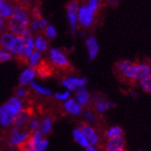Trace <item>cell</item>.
I'll use <instances>...</instances> for the list:
<instances>
[{
    "label": "cell",
    "instance_id": "cell-8",
    "mask_svg": "<svg viewBox=\"0 0 151 151\" xmlns=\"http://www.w3.org/2000/svg\"><path fill=\"white\" fill-rule=\"evenodd\" d=\"M85 45H86V48L88 51L89 60L93 61L96 58V57L98 55V52H99V45H98L96 37L91 36L87 38L86 41H85Z\"/></svg>",
    "mask_w": 151,
    "mask_h": 151
},
{
    "label": "cell",
    "instance_id": "cell-4",
    "mask_svg": "<svg viewBox=\"0 0 151 151\" xmlns=\"http://www.w3.org/2000/svg\"><path fill=\"white\" fill-rule=\"evenodd\" d=\"M87 83L86 78H77V77H68L62 81V85L66 87L69 91H73L80 86H84Z\"/></svg>",
    "mask_w": 151,
    "mask_h": 151
},
{
    "label": "cell",
    "instance_id": "cell-41",
    "mask_svg": "<svg viewBox=\"0 0 151 151\" xmlns=\"http://www.w3.org/2000/svg\"><path fill=\"white\" fill-rule=\"evenodd\" d=\"M31 28L32 31H36L37 29H39L38 27V19H34V21H32V24H31Z\"/></svg>",
    "mask_w": 151,
    "mask_h": 151
},
{
    "label": "cell",
    "instance_id": "cell-46",
    "mask_svg": "<svg viewBox=\"0 0 151 151\" xmlns=\"http://www.w3.org/2000/svg\"><path fill=\"white\" fill-rule=\"evenodd\" d=\"M24 1H28V0H24Z\"/></svg>",
    "mask_w": 151,
    "mask_h": 151
},
{
    "label": "cell",
    "instance_id": "cell-22",
    "mask_svg": "<svg viewBox=\"0 0 151 151\" xmlns=\"http://www.w3.org/2000/svg\"><path fill=\"white\" fill-rule=\"evenodd\" d=\"M41 63V53L40 51H34L32 54L30 56V58H28V64L29 66L32 68H36L39 64Z\"/></svg>",
    "mask_w": 151,
    "mask_h": 151
},
{
    "label": "cell",
    "instance_id": "cell-30",
    "mask_svg": "<svg viewBox=\"0 0 151 151\" xmlns=\"http://www.w3.org/2000/svg\"><path fill=\"white\" fill-rule=\"evenodd\" d=\"M45 35H47L48 38L50 39H54L57 37V30L56 28L54 27V26H52V25H47V27H45Z\"/></svg>",
    "mask_w": 151,
    "mask_h": 151
},
{
    "label": "cell",
    "instance_id": "cell-20",
    "mask_svg": "<svg viewBox=\"0 0 151 151\" xmlns=\"http://www.w3.org/2000/svg\"><path fill=\"white\" fill-rule=\"evenodd\" d=\"M114 106H115V103L113 102H107V101H103L102 99H97L96 103V109L97 112L104 113L105 111L113 108Z\"/></svg>",
    "mask_w": 151,
    "mask_h": 151
},
{
    "label": "cell",
    "instance_id": "cell-35",
    "mask_svg": "<svg viewBox=\"0 0 151 151\" xmlns=\"http://www.w3.org/2000/svg\"><path fill=\"white\" fill-rule=\"evenodd\" d=\"M79 8H80V6H79V3L77 1H75V0L70 1L67 5V10L68 11H78Z\"/></svg>",
    "mask_w": 151,
    "mask_h": 151
},
{
    "label": "cell",
    "instance_id": "cell-5",
    "mask_svg": "<svg viewBox=\"0 0 151 151\" xmlns=\"http://www.w3.org/2000/svg\"><path fill=\"white\" fill-rule=\"evenodd\" d=\"M80 130L83 133V134L85 135V137L88 139V141L90 142L91 145H96L99 141V137H98L97 133L96 132V130L91 127L88 124L85 123H82L80 126Z\"/></svg>",
    "mask_w": 151,
    "mask_h": 151
},
{
    "label": "cell",
    "instance_id": "cell-9",
    "mask_svg": "<svg viewBox=\"0 0 151 151\" xmlns=\"http://www.w3.org/2000/svg\"><path fill=\"white\" fill-rule=\"evenodd\" d=\"M124 139L122 135H118L115 137L109 138V142L107 144L108 151H122L124 149Z\"/></svg>",
    "mask_w": 151,
    "mask_h": 151
},
{
    "label": "cell",
    "instance_id": "cell-28",
    "mask_svg": "<svg viewBox=\"0 0 151 151\" xmlns=\"http://www.w3.org/2000/svg\"><path fill=\"white\" fill-rule=\"evenodd\" d=\"M40 128H41V132L45 134L50 133V131L52 129V121L50 118H47V119L42 122Z\"/></svg>",
    "mask_w": 151,
    "mask_h": 151
},
{
    "label": "cell",
    "instance_id": "cell-31",
    "mask_svg": "<svg viewBox=\"0 0 151 151\" xmlns=\"http://www.w3.org/2000/svg\"><path fill=\"white\" fill-rule=\"evenodd\" d=\"M55 97L58 100H62V101H66L69 98H70V91H65L63 93H57L55 95Z\"/></svg>",
    "mask_w": 151,
    "mask_h": 151
},
{
    "label": "cell",
    "instance_id": "cell-12",
    "mask_svg": "<svg viewBox=\"0 0 151 151\" xmlns=\"http://www.w3.org/2000/svg\"><path fill=\"white\" fill-rule=\"evenodd\" d=\"M75 97H76V100L80 103L82 106H85V105L88 104L90 100V94L84 86H80L76 88Z\"/></svg>",
    "mask_w": 151,
    "mask_h": 151
},
{
    "label": "cell",
    "instance_id": "cell-3",
    "mask_svg": "<svg viewBox=\"0 0 151 151\" xmlns=\"http://www.w3.org/2000/svg\"><path fill=\"white\" fill-rule=\"evenodd\" d=\"M50 60L56 66L60 68H66L69 65V60L67 57L58 48L50 49Z\"/></svg>",
    "mask_w": 151,
    "mask_h": 151
},
{
    "label": "cell",
    "instance_id": "cell-40",
    "mask_svg": "<svg viewBox=\"0 0 151 151\" xmlns=\"http://www.w3.org/2000/svg\"><path fill=\"white\" fill-rule=\"evenodd\" d=\"M47 147H48V141L47 140H45V139H44L42 142H41V144L39 145V147H38V148H37V151H43V150H45L47 148Z\"/></svg>",
    "mask_w": 151,
    "mask_h": 151
},
{
    "label": "cell",
    "instance_id": "cell-42",
    "mask_svg": "<svg viewBox=\"0 0 151 151\" xmlns=\"http://www.w3.org/2000/svg\"><path fill=\"white\" fill-rule=\"evenodd\" d=\"M87 151H96V147L95 145H90L87 148H86Z\"/></svg>",
    "mask_w": 151,
    "mask_h": 151
},
{
    "label": "cell",
    "instance_id": "cell-16",
    "mask_svg": "<svg viewBox=\"0 0 151 151\" xmlns=\"http://www.w3.org/2000/svg\"><path fill=\"white\" fill-rule=\"evenodd\" d=\"M6 107L8 108L11 112H13L15 115H17L19 112H21L23 109L22 106V102L19 100V97H11L10 99L9 100V102L5 104Z\"/></svg>",
    "mask_w": 151,
    "mask_h": 151
},
{
    "label": "cell",
    "instance_id": "cell-37",
    "mask_svg": "<svg viewBox=\"0 0 151 151\" xmlns=\"http://www.w3.org/2000/svg\"><path fill=\"white\" fill-rule=\"evenodd\" d=\"M26 95H27V90H26L22 85L21 87H19L17 92H16V96L19 97V98H23L26 96Z\"/></svg>",
    "mask_w": 151,
    "mask_h": 151
},
{
    "label": "cell",
    "instance_id": "cell-39",
    "mask_svg": "<svg viewBox=\"0 0 151 151\" xmlns=\"http://www.w3.org/2000/svg\"><path fill=\"white\" fill-rule=\"evenodd\" d=\"M6 27H8V24L6 22V19L0 17V35H1L2 32H4Z\"/></svg>",
    "mask_w": 151,
    "mask_h": 151
},
{
    "label": "cell",
    "instance_id": "cell-27",
    "mask_svg": "<svg viewBox=\"0 0 151 151\" xmlns=\"http://www.w3.org/2000/svg\"><path fill=\"white\" fill-rule=\"evenodd\" d=\"M118 135H122V129L120 126H113L106 132V136L108 138H111V137H115Z\"/></svg>",
    "mask_w": 151,
    "mask_h": 151
},
{
    "label": "cell",
    "instance_id": "cell-33",
    "mask_svg": "<svg viewBox=\"0 0 151 151\" xmlns=\"http://www.w3.org/2000/svg\"><path fill=\"white\" fill-rule=\"evenodd\" d=\"M40 126H41V122H39L38 119H32L29 122V128L32 131H36V130H38L39 128H40Z\"/></svg>",
    "mask_w": 151,
    "mask_h": 151
},
{
    "label": "cell",
    "instance_id": "cell-23",
    "mask_svg": "<svg viewBox=\"0 0 151 151\" xmlns=\"http://www.w3.org/2000/svg\"><path fill=\"white\" fill-rule=\"evenodd\" d=\"M35 47L40 52H45L47 49V42L43 36H37L35 40Z\"/></svg>",
    "mask_w": 151,
    "mask_h": 151
},
{
    "label": "cell",
    "instance_id": "cell-19",
    "mask_svg": "<svg viewBox=\"0 0 151 151\" xmlns=\"http://www.w3.org/2000/svg\"><path fill=\"white\" fill-rule=\"evenodd\" d=\"M77 12L78 11H68L67 17L69 19L70 31L73 34H75L77 31V26H78V17H77Z\"/></svg>",
    "mask_w": 151,
    "mask_h": 151
},
{
    "label": "cell",
    "instance_id": "cell-10",
    "mask_svg": "<svg viewBox=\"0 0 151 151\" xmlns=\"http://www.w3.org/2000/svg\"><path fill=\"white\" fill-rule=\"evenodd\" d=\"M82 105L79 103L76 99L73 98H69L68 100L64 102V108L71 115L77 116L81 113L82 111Z\"/></svg>",
    "mask_w": 151,
    "mask_h": 151
},
{
    "label": "cell",
    "instance_id": "cell-11",
    "mask_svg": "<svg viewBox=\"0 0 151 151\" xmlns=\"http://www.w3.org/2000/svg\"><path fill=\"white\" fill-rule=\"evenodd\" d=\"M24 43H25L24 38L22 35H15V38H14V40H13L9 51L11 54H14L16 56H19L22 53V49H23Z\"/></svg>",
    "mask_w": 151,
    "mask_h": 151
},
{
    "label": "cell",
    "instance_id": "cell-29",
    "mask_svg": "<svg viewBox=\"0 0 151 151\" xmlns=\"http://www.w3.org/2000/svg\"><path fill=\"white\" fill-rule=\"evenodd\" d=\"M11 60V53L2 47H0V62H6Z\"/></svg>",
    "mask_w": 151,
    "mask_h": 151
},
{
    "label": "cell",
    "instance_id": "cell-36",
    "mask_svg": "<svg viewBox=\"0 0 151 151\" xmlns=\"http://www.w3.org/2000/svg\"><path fill=\"white\" fill-rule=\"evenodd\" d=\"M83 116L85 118V120L89 122H96V118H95L94 114L89 110H85L84 113H83Z\"/></svg>",
    "mask_w": 151,
    "mask_h": 151
},
{
    "label": "cell",
    "instance_id": "cell-6",
    "mask_svg": "<svg viewBox=\"0 0 151 151\" xmlns=\"http://www.w3.org/2000/svg\"><path fill=\"white\" fill-rule=\"evenodd\" d=\"M16 115L6 107V105L0 107V124L2 126H9L15 120Z\"/></svg>",
    "mask_w": 151,
    "mask_h": 151
},
{
    "label": "cell",
    "instance_id": "cell-32",
    "mask_svg": "<svg viewBox=\"0 0 151 151\" xmlns=\"http://www.w3.org/2000/svg\"><path fill=\"white\" fill-rule=\"evenodd\" d=\"M86 6L96 12L98 9V8H99V0H87Z\"/></svg>",
    "mask_w": 151,
    "mask_h": 151
},
{
    "label": "cell",
    "instance_id": "cell-34",
    "mask_svg": "<svg viewBox=\"0 0 151 151\" xmlns=\"http://www.w3.org/2000/svg\"><path fill=\"white\" fill-rule=\"evenodd\" d=\"M130 65H131L130 60H122V61H120L119 63L117 64V70L122 73V71L126 68H128Z\"/></svg>",
    "mask_w": 151,
    "mask_h": 151
},
{
    "label": "cell",
    "instance_id": "cell-24",
    "mask_svg": "<svg viewBox=\"0 0 151 151\" xmlns=\"http://www.w3.org/2000/svg\"><path fill=\"white\" fill-rule=\"evenodd\" d=\"M138 71H139V81H140L141 79L147 77L151 73V68L147 64L138 63Z\"/></svg>",
    "mask_w": 151,
    "mask_h": 151
},
{
    "label": "cell",
    "instance_id": "cell-18",
    "mask_svg": "<svg viewBox=\"0 0 151 151\" xmlns=\"http://www.w3.org/2000/svg\"><path fill=\"white\" fill-rule=\"evenodd\" d=\"M73 139L75 140L76 143H78L82 147H84L85 149H86L91 145L90 142L88 141V139L85 137L83 133L80 130V128L75 129L73 131Z\"/></svg>",
    "mask_w": 151,
    "mask_h": 151
},
{
    "label": "cell",
    "instance_id": "cell-25",
    "mask_svg": "<svg viewBox=\"0 0 151 151\" xmlns=\"http://www.w3.org/2000/svg\"><path fill=\"white\" fill-rule=\"evenodd\" d=\"M139 82L140 87L143 91L147 92V93H151V73L147 77L141 79Z\"/></svg>",
    "mask_w": 151,
    "mask_h": 151
},
{
    "label": "cell",
    "instance_id": "cell-43",
    "mask_svg": "<svg viewBox=\"0 0 151 151\" xmlns=\"http://www.w3.org/2000/svg\"><path fill=\"white\" fill-rule=\"evenodd\" d=\"M118 3V0H109V4L111 6H115Z\"/></svg>",
    "mask_w": 151,
    "mask_h": 151
},
{
    "label": "cell",
    "instance_id": "cell-2",
    "mask_svg": "<svg viewBox=\"0 0 151 151\" xmlns=\"http://www.w3.org/2000/svg\"><path fill=\"white\" fill-rule=\"evenodd\" d=\"M95 11L89 9L87 6H82L77 12L78 23L84 28H89L93 24L95 19Z\"/></svg>",
    "mask_w": 151,
    "mask_h": 151
},
{
    "label": "cell",
    "instance_id": "cell-45",
    "mask_svg": "<svg viewBox=\"0 0 151 151\" xmlns=\"http://www.w3.org/2000/svg\"><path fill=\"white\" fill-rule=\"evenodd\" d=\"M5 3H6L5 0H0V6H2Z\"/></svg>",
    "mask_w": 151,
    "mask_h": 151
},
{
    "label": "cell",
    "instance_id": "cell-17",
    "mask_svg": "<svg viewBox=\"0 0 151 151\" xmlns=\"http://www.w3.org/2000/svg\"><path fill=\"white\" fill-rule=\"evenodd\" d=\"M15 35L11 32H4L0 35V47H2L5 49H9L10 45L14 40Z\"/></svg>",
    "mask_w": 151,
    "mask_h": 151
},
{
    "label": "cell",
    "instance_id": "cell-7",
    "mask_svg": "<svg viewBox=\"0 0 151 151\" xmlns=\"http://www.w3.org/2000/svg\"><path fill=\"white\" fill-rule=\"evenodd\" d=\"M30 134L26 132H19V128L14 127L12 130V135L10 137V144L13 146L19 147L28 139Z\"/></svg>",
    "mask_w": 151,
    "mask_h": 151
},
{
    "label": "cell",
    "instance_id": "cell-13",
    "mask_svg": "<svg viewBox=\"0 0 151 151\" xmlns=\"http://www.w3.org/2000/svg\"><path fill=\"white\" fill-rule=\"evenodd\" d=\"M123 75L132 81H139L138 63H131V65L122 71Z\"/></svg>",
    "mask_w": 151,
    "mask_h": 151
},
{
    "label": "cell",
    "instance_id": "cell-26",
    "mask_svg": "<svg viewBox=\"0 0 151 151\" xmlns=\"http://www.w3.org/2000/svg\"><path fill=\"white\" fill-rule=\"evenodd\" d=\"M31 86L35 92H37V93L41 94V95H44V96H51L52 95L51 91L48 88L43 87V86H41L40 84H38L37 83H35V82L32 81L31 82Z\"/></svg>",
    "mask_w": 151,
    "mask_h": 151
},
{
    "label": "cell",
    "instance_id": "cell-14",
    "mask_svg": "<svg viewBox=\"0 0 151 151\" xmlns=\"http://www.w3.org/2000/svg\"><path fill=\"white\" fill-rule=\"evenodd\" d=\"M31 115L32 114L30 113V109L22 110L21 112H19L15 117V120H14V122H13L14 126L17 128H21L22 126H23L24 124L30 120Z\"/></svg>",
    "mask_w": 151,
    "mask_h": 151
},
{
    "label": "cell",
    "instance_id": "cell-15",
    "mask_svg": "<svg viewBox=\"0 0 151 151\" xmlns=\"http://www.w3.org/2000/svg\"><path fill=\"white\" fill-rule=\"evenodd\" d=\"M36 70L35 68H27V69H25L21 76H19V83H21L22 85H24L26 83H31L32 81V79L35 78V74H36Z\"/></svg>",
    "mask_w": 151,
    "mask_h": 151
},
{
    "label": "cell",
    "instance_id": "cell-44",
    "mask_svg": "<svg viewBox=\"0 0 151 151\" xmlns=\"http://www.w3.org/2000/svg\"><path fill=\"white\" fill-rule=\"evenodd\" d=\"M131 95H132V96H133L134 98H136V97H137V94L134 93V92H132V93H131Z\"/></svg>",
    "mask_w": 151,
    "mask_h": 151
},
{
    "label": "cell",
    "instance_id": "cell-21",
    "mask_svg": "<svg viewBox=\"0 0 151 151\" xmlns=\"http://www.w3.org/2000/svg\"><path fill=\"white\" fill-rule=\"evenodd\" d=\"M13 11H14V6L10 4L5 3L2 6H0V17L8 19L13 15Z\"/></svg>",
    "mask_w": 151,
    "mask_h": 151
},
{
    "label": "cell",
    "instance_id": "cell-1",
    "mask_svg": "<svg viewBox=\"0 0 151 151\" xmlns=\"http://www.w3.org/2000/svg\"><path fill=\"white\" fill-rule=\"evenodd\" d=\"M29 22V16L26 9L22 6H17L14 8L13 15L9 18L8 28L15 35H22L28 29Z\"/></svg>",
    "mask_w": 151,
    "mask_h": 151
},
{
    "label": "cell",
    "instance_id": "cell-38",
    "mask_svg": "<svg viewBox=\"0 0 151 151\" xmlns=\"http://www.w3.org/2000/svg\"><path fill=\"white\" fill-rule=\"evenodd\" d=\"M48 23V22L47 21V19H38V27H39V29H45V27L48 25L47 24Z\"/></svg>",
    "mask_w": 151,
    "mask_h": 151
}]
</instances>
